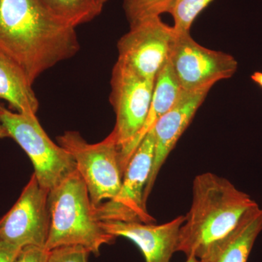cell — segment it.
Wrapping results in <instances>:
<instances>
[{"mask_svg": "<svg viewBox=\"0 0 262 262\" xmlns=\"http://www.w3.org/2000/svg\"><path fill=\"white\" fill-rule=\"evenodd\" d=\"M49 14L62 23L76 28L100 15L101 0H37Z\"/></svg>", "mask_w": 262, "mask_h": 262, "instance_id": "obj_16", "label": "cell"}, {"mask_svg": "<svg viewBox=\"0 0 262 262\" xmlns=\"http://www.w3.org/2000/svg\"><path fill=\"white\" fill-rule=\"evenodd\" d=\"M155 80L144 78L117 61L112 74L110 102L116 115L112 131L121 153L140 133L149 114Z\"/></svg>", "mask_w": 262, "mask_h": 262, "instance_id": "obj_7", "label": "cell"}, {"mask_svg": "<svg viewBox=\"0 0 262 262\" xmlns=\"http://www.w3.org/2000/svg\"><path fill=\"white\" fill-rule=\"evenodd\" d=\"M185 215L163 224L138 222H101L103 229L114 237L130 239L141 250L146 262H170L177 251L179 231Z\"/></svg>", "mask_w": 262, "mask_h": 262, "instance_id": "obj_12", "label": "cell"}, {"mask_svg": "<svg viewBox=\"0 0 262 262\" xmlns=\"http://www.w3.org/2000/svg\"><path fill=\"white\" fill-rule=\"evenodd\" d=\"M20 250L0 242V262H15Z\"/></svg>", "mask_w": 262, "mask_h": 262, "instance_id": "obj_21", "label": "cell"}, {"mask_svg": "<svg viewBox=\"0 0 262 262\" xmlns=\"http://www.w3.org/2000/svg\"><path fill=\"white\" fill-rule=\"evenodd\" d=\"M49 253L45 248L27 246L20 250L15 262H47Z\"/></svg>", "mask_w": 262, "mask_h": 262, "instance_id": "obj_20", "label": "cell"}, {"mask_svg": "<svg viewBox=\"0 0 262 262\" xmlns=\"http://www.w3.org/2000/svg\"><path fill=\"white\" fill-rule=\"evenodd\" d=\"M49 192L33 173L14 206L0 219V242L19 249L46 248L51 226Z\"/></svg>", "mask_w": 262, "mask_h": 262, "instance_id": "obj_9", "label": "cell"}, {"mask_svg": "<svg viewBox=\"0 0 262 262\" xmlns=\"http://www.w3.org/2000/svg\"><path fill=\"white\" fill-rule=\"evenodd\" d=\"M168 61L184 91L213 86L232 77L238 67L235 58L228 53L203 47L191 37L190 32L177 31Z\"/></svg>", "mask_w": 262, "mask_h": 262, "instance_id": "obj_8", "label": "cell"}, {"mask_svg": "<svg viewBox=\"0 0 262 262\" xmlns=\"http://www.w3.org/2000/svg\"><path fill=\"white\" fill-rule=\"evenodd\" d=\"M186 262H201L198 258L194 257V256H189L187 257V261Z\"/></svg>", "mask_w": 262, "mask_h": 262, "instance_id": "obj_24", "label": "cell"}, {"mask_svg": "<svg viewBox=\"0 0 262 262\" xmlns=\"http://www.w3.org/2000/svg\"><path fill=\"white\" fill-rule=\"evenodd\" d=\"M182 91L168 60L155 78L151 106L144 126L130 145L120 153V163L123 173L141 141L152 129L160 117L173 106Z\"/></svg>", "mask_w": 262, "mask_h": 262, "instance_id": "obj_14", "label": "cell"}, {"mask_svg": "<svg viewBox=\"0 0 262 262\" xmlns=\"http://www.w3.org/2000/svg\"><path fill=\"white\" fill-rule=\"evenodd\" d=\"M108 1V0H101V2H102L103 5H104L105 3H107Z\"/></svg>", "mask_w": 262, "mask_h": 262, "instance_id": "obj_25", "label": "cell"}, {"mask_svg": "<svg viewBox=\"0 0 262 262\" xmlns=\"http://www.w3.org/2000/svg\"><path fill=\"white\" fill-rule=\"evenodd\" d=\"M177 31L160 17L146 19L130 27L117 42L118 60L138 75L155 80L168 61Z\"/></svg>", "mask_w": 262, "mask_h": 262, "instance_id": "obj_10", "label": "cell"}, {"mask_svg": "<svg viewBox=\"0 0 262 262\" xmlns=\"http://www.w3.org/2000/svg\"><path fill=\"white\" fill-rule=\"evenodd\" d=\"M155 138L151 129L131 157L116 195L96 208L101 222H138L155 223L148 213L144 192L149 180L155 155Z\"/></svg>", "mask_w": 262, "mask_h": 262, "instance_id": "obj_6", "label": "cell"}, {"mask_svg": "<svg viewBox=\"0 0 262 262\" xmlns=\"http://www.w3.org/2000/svg\"><path fill=\"white\" fill-rule=\"evenodd\" d=\"M173 0H124L123 9L130 27L168 13Z\"/></svg>", "mask_w": 262, "mask_h": 262, "instance_id": "obj_17", "label": "cell"}, {"mask_svg": "<svg viewBox=\"0 0 262 262\" xmlns=\"http://www.w3.org/2000/svg\"><path fill=\"white\" fill-rule=\"evenodd\" d=\"M58 141L75 160L76 170L85 184L95 208L116 195L121 187L123 170L113 133L100 142L90 144L77 131H66L58 136Z\"/></svg>", "mask_w": 262, "mask_h": 262, "instance_id": "obj_4", "label": "cell"}, {"mask_svg": "<svg viewBox=\"0 0 262 262\" xmlns=\"http://www.w3.org/2000/svg\"><path fill=\"white\" fill-rule=\"evenodd\" d=\"M49 207L48 251L80 246L98 256L103 245L113 244L116 238L103 229L88 188L77 170L50 190Z\"/></svg>", "mask_w": 262, "mask_h": 262, "instance_id": "obj_3", "label": "cell"}, {"mask_svg": "<svg viewBox=\"0 0 262 262\" xmlns=\"http://www.w3.org/2000/svg\"><path fill=\"white\" fill-rule=\"evenodd\" d=\"M256 205L227 179L210 172L196 176L192 204L179 231L177 251L199 259L210 245L230 232Z\"/></svg>", "mask_w": 262, "mask_h": 262, "instance_id": "obj_2", "label": "cell"}, {"mask_svg": "<svg viewBox=\"0 0 262 262\" xmlns=\"http://www.w3.org/2000/svg\"><path fill=\"white\" fill-rule=\"evenodd\" d=\"M89 253L82 246H62L50 251L47 262H89Z\"/></svg>", "mask_w": 262, "mask_h": 262, "instance_id": "obj_19", "label": "cell"}, {"mask_svg": "<svg viewBox=\"0 0 262 262\" xmlns=\"http://www.w3.org/2000/svg\"><path fill=\"white\" fill-rule=\"evenodd\" d=\"M251 79L260 87L262 88V72H256L251 75Z\"/></svg>", "mask_w": 262, "mask_h": 262, "instance_id": "obj_22", "label": "cell"}, {"mask_svg": "<svg viewBox=\"0 0 262 262\" xmlns=\"http://www.w3.org/2000/svg\"><path fill=\"white\" fill-rule=\"evenodd\" d=\"M0 99L10 103L16 113L36 116L39 101L32 84L19 67L0 55Z\"/></svg>", "mask_w": 262, "mask_h": 262, "instance_id": "obj_15", "label": "cell"}, {"mask_svg": "<svg viewBox=\"0 0 262 262\" xmlns=\"http://www.w3.org/2000/svg\"><path fill=\"white\" fill-rule=\"evenodd\" d=\"M0 120L8 137L28 155L34 174L42 187L51 190L75 171L76 164L72 155L50 139L37 116L13 113L0 106Z\"/></svg>", "mask_w": 262, "mask_h": 262, "instance_id": "obj_5", "label": "cell"}, {"mask_svg": "<svg viewBox=\"0 0 262 262\" xmlns=\"http://www.w3.org/2000/svg\"><path fill=\"white\" fill-rule=\"evenodd\" d=\"M80 48L75 28L52 16L37 0H0V55L31 84Z\"/></svg>", "mask_w": 262, "mask_h": 262, "instance_id": "obj_1", "label": "cell"}, {"mask_svg": "<svg viewBox=\"0 0 262 262\" xmlns=\"http://www.w3.org/2000/svg\"><path fill=\"white\" fill-rule=\"evenodd\" d=\"M212 87L208 85L194 91L182 90L173 106L160 117L152 127L155 138V155L151 174L144 192L146 203L160 169L192 122Z\"/></svg>", "mask_w": 262, "mask_h": 262, "instance_id": "obj_11", "label": "cell"}, {"mask_svg": "<svg viewBox=\"0 0 262 262\" xmlns=\"http://www.w3.org/2000/svg\"><path fill=\"white\" fill-rule=\"evenodd\" d=\"M8 137V134H7L4 127H3V124H2L1 122V120H0V139H5V138Z\"/></svg>", "mask_w": 262, "mask_h": 262, "instance_id": "obj_23", "label": "cell"}, {"mask_svg": "<svg viewBox=\"0 0 262 262\" xmlns=\"http://www.w3.org/2000/svg\"><path fill=\"white\" fill-rule=\"evenodd\" d=\"M262 231V208H250L230 232L213 243L199 258L201 262H247Z\"/></svg>", "mask_w": 262, "mask_h": 262, "instance_id": "obj_13", "label": "cell"}, {"mask_svg": "<svg viewBox=\"0 0 262 262\" xmlns=\"http://www.w3.org/2000/svg\"><path fill=\"white\" fill-rule=\"evenodd\" d=\"M213 0H173L168 13L173 17L177 32H190L196 17Z\"/></svg>", "mask_w": 262, "mask_h": 262, "instance_id": "obj_18", "label": "cell"}]
</instances>
